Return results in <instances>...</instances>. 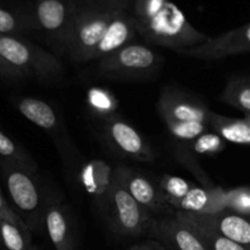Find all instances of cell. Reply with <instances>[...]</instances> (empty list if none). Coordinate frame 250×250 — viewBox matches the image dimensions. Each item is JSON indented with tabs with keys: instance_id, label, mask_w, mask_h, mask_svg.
<instances>
[{
	"instance_id": "5",
	"label": "cell",
	"mask_w": 250,
	"mask_h": 250,
	"mask_svg": "<svg viewBox=\"0 0 250 250\" xmlns=\"http://www.w3.org/2000/svg\"><path fill=\"white\" fill-rule=\"evenodd\" d=\"M77 6L71 0H36L31 15L34 28L45 38L51 53L65 56L66 43Z\"/></svg>"
},
{
	"instance_id": "35",
	"label": "cell",
	"mask_w": 250,
	"mask_h": 250,
	"mask_svg": "<svg viewBox=\"0 0 250 250\" xmlns=\"http://www.w3.org/2000/svg\"><path fill=\"white\" fill-rule=\"evenodd\" d=\"M244 119H246L247 121H248L249 124H250V115H246V117H244Z\"/></svg>"
},
{
	"instance_id": "37",
	"label": "cell",
	"mask_w": 250,
	"mask_h": 250,
	"mask_svg": "<svg viewBox=\"0 0 250 250\" xmlns=\"http://www.w3.org/2000/svg\"><path fill=\"white\" fill-rule=\"evenodd\" d=\"M27 250H38V249H34V248H32V247H31V248H29V249H27Z\"/></svg>"
},
{
	"instance_id": "16",
	"label": "cell",
	"mask_w": 250,
	"mask_h": 250,
	"mask_svg": "<svg viewBox=\"0 0 250 250\" xmlns=\"http://www.w3.org/2000/svg\"><path fill=\"white\" fill-rule=\"evenodd\" d=\"M227 190L221 187L200 188L195 186L183 199L176 203L173 210L181 212L210 215L226 209Z\"/></svg>"
},
{
	"instance_id": "34",
	"label": "cell",
	"mask_w": 250,
	"mask_h": 250,
	"mask_svg": "<svg viewBox=\"0 0 250 250\" xmlns=\"http://www.w3.org/2000/svg\"><path fill=\"white\" fill-rule=\"evenodd\" d=\"M136 246L138 250H167L160 242L155 241V239H148V241H144Z\"/></svg>"
},
{
	"instance_id": "10",
	"label": "cell",
	"mask_w": 250,
	"mask_h": 250,
	"mask_svg": "<svg viewBox=\"0 0 250 250\" xmlns=\"http://www.w3.org/2000/svg\"><path fill=\"white\" fill-rule=\"evenodd\" d=\"M156 107L164 122L199 121L209 124V107L192 94L175 87H165L159 97Z\"/></svg>"
},
{
	"instance_id": "20",
	"label": "cell",
	"mask_w": 250,
	"mask_h": 250,
	"mask_svg": "<svg viewBox=\"0 0 250 250\" xmlns=\"http://www.w3.org/2000/svg\"><path fill=\"white\" fill-rule=\"evenodd\" d=\"M209 125L227 143L250 146V124L246 119H231L211 111Z\"/></svg>"
},
{
	"instance_id": "8",
	"label": "cell",
	"mask_w": 250,
	"mask_h": 250,
	"mask_svg": "<svg viewBox=\"0 0 250 250\" xmlns=\"http://www.w3.org/2000/svg\"><path fill=\"white\" fill-rule=\"evenodd\" d=\"M103 136L110 148L120 156L139 163H151L155 153L133 126L116 115L104 120Z\"/></svg>"
},
{
	"instance_id": "36",
	"label": "cell",
	"mask_w": 250,
	"mask_h": 250,
	"mask_svg": "<svg viewBox=\"0 0 250 250\" xmlns=\"http://www.w3.org/2000/svg\"><path fill=\"white\" fill-rule=\"evenodd\" d=\"M128 250H138V248H137V246H132Z\"/></svg>"
},
{
	"instance_id": "17",
	"label": "cell",
	"mask_w": 250,
	"mask_h": 250,
	"mask_svg": "<svg viewBox=\"0 0 250 250\" xmlns=\"http://www.w3.org/2000/svg\"><path fill=\"white\" fill-rule=\"evenodd\" d=\"M44 229L55 250H75V232L70 214L59 203L48 205L44 214Z\"/></svg>"
},
{
	"instance_id": "22",
	"label": "cell",
	"mask_w": 250,
	"mask_h": 250,
	"mask_svg": "<svg viewBox=\"0 0 250 250\" xmlns=\"http://www.w3.org/2000/svg\"><path fill=\"white\" fill-rule=\"evenodd\" d=\"M32 232L28 227L0 219V247L4 250H27L31 248Z\"/></svg>"
},
{
	"instance_id": "25",
	"label": "cell",
	"mask_w": 250,
	"mask_h": 250,
	"mask_svg": "<svg viewBox=\"0 0 250 250\" xmlns=\"http://www.w3.org/2000/svg\"><path fill=\"white\" fill-rule=\"evenodd\" d=\"M87 104L97 116L104 120L115 116L117 109V100L109 90L104 88H90L87 94Z\"/></svg>"
},
{
	"instance_id": "14",
	"label": "cell",
	"mask_w": 250,
	"mask_h": 250,
	"mask_svg": "<svg viewBox=\"0 0 250 250\" xmlns=\"http://www.w3.org/2000/svg\"><path fill=\"white\" fill-rule=\"evenodd\" d=\"M137 34L138 32L131 10H121L110 22L104 36L88 58V61H99L100 59L128 45Z\"/></svg>"
},
{
	"instance_id": "13",
	"label": "cell",
	"mask_w": 250,
	"mask_h": 250,
	"mask_svg": "<svg viewBox=\"0 0 250 250\" xmlns=\"http://www.w3.org/2000/svg\"><path fill=\"white\" fill-rule=\"evenodd\" d=\"M144 234L160 242L167 250H208L194 232L176 215L165 219L153 216L146 224Z\"/></svg>"
},
{
	"instance_id": "18",
	"label": "cell",
	"mask_w": 250,
	"mask_h": 250,
	"mask_svg": "<svg viewBox=\"0 0 250 250\" xmlns=\"http://www.w3.org/2000/svg\"><path fill=\"white\" fill-rule=\"evenodd\" d=\"M195 215L222 236L250 250V220L246 216L229 210H222L210 215Z\"/></svg>"
},
{
	"instance_id": "9",
	"label": "cell",
	"mask_w": 250,
	"mask_h": 250,
	"mask_svg": "<svg viewBox=\"0 0 250 250\" xmlns=\"http://www.w3.org/2000/svg\"><path fill=\"white\" fill-rule=\"evenodd\" d=\"M250 51V22L216 37H210L207 42L189 49L176 51L177 54L197 60L215 61L237 54Z\"/></svg>"
},
{
	"instance_id": "30",
	"label": "cell",
	"mask_w": 250,
	"mask_h": 250,
	"mask_svg": "<svg viewBox=\"0 0 250 250\" xmlns=\"http://www.w3.org/2000/svg\"><path fill=\"white\" fill-rule=\"evenodd\" d=\"M173 153H175L176 158L178 159V161L183 164V166H186V167H187L190 172H193L195 176H197L198 181H199V182L202 183L205 188L216 187V186L212 183L211 178H210L209 176L205 173V171L203 170V168L199 166V164L195 161L194 156H193L192 154H190L189 151L185 148V146H178L177 149H175V151H173Z\"/></svg>"
},
{
	"instance_id": "12",
	"label": "cell",
	"mask_w": 250,
	"mask_h": 250,
	"mask_svg": "<svg viewBox=\"0 0 250 250\" xmlns=\"http://www.w3.org/2000/svg\"><path fill=\"white\" fill-rule=\"evenodd\" d=\"M115 175L129 194L151 215H175L176 211L164 199L158 185H154L146 176L125 166L115 167Z\"/></svg>"
},
{
	"instance_id": "27",
	"label": "cell",
	"mask_w": 250,
	"mask_h": 250,
	"mask_svg": "<svg viewBox=\"0 0 250 250\" xmlns=\"http://www.w3.org/2000/svg\"><path fill=\"white\" fill-rule=\"evenodd\" d=\"M34 28L31 10L27 15H17L0 6V34L19 36L22 32Z\"/></svg>"
},
{
	"instance_id": "31",
	"label": "cell",
	"mask_w": 250,
	"mask_h": 250,
	"mask_svg": "<svg viewBox=\"0 0 250 250\" xmlns=\"http://www.w3.org/2000/svg\"><path fill=\"white\" fill-rule=\"evenodd\" d=\"M0 219L14 222V224L20 225V226H26L23 220L17 215V212L15 211L14 208H12L11 205L7 203V200L5 199L4 194H2L1 192V188H0Z\"/></svg>"
},
{
	"instance_id": "29",
	"label": "cell",
	"mask_w": 250,
	"mask_h": 250,
	"mask_svg": "<svg viewBox=\"0 0 250 250\" xmlns=\"http://www.w3.org/2000/svg\"><path fill=\"white\" fill-rule=\"evenodd\" d=\"M226 209L242 216H250V188L239 187L227 190Z\"/></svg>"
},
{
	"instance_id": "26",
	"label": "cell",
	"mask_w": 250,
	"mask_h": 250,
	"mask_svg": "<svg viewBox=\"0 0 250 250\" xmlns=\"http://www.w3.org/2000/svg\"><path fill=\"white\" fill-rule=\"evenodd\" d=\"M186 149L194 155H216L226 149L227 142L216 132H205L189 143H185Z\"/></svg>"
},
{
	"instance_id": "24",
	"label": "cell",
	"mask_w": 250,
	"mask_h": 250,
	"mask_svg": "<svg viewBox=\"0 0 250 250\" xmlns=\"http://www.w3.org/2000/svg\"><path fill=\"white\" fill-rule=\"evenodd\" d=\"M0 159L38 172V165L34 159L23 148L9 138L1 129H0Z\"/></svg>"
},
{
	"instance_id": "3",
	"label": "cell",
	"mask_w": 250,
	"mask_h": 250,
	"mask_svg": "<svg viewBox=\"0 0 250 250\" xmlns=\"http://www.w3.org/2000/svg\"><path fill=\"white\" fill-rule=\"evenodd\" d=\"M129 7L131 5L124 2L77 6L66 43L65 58L72 62H87L112 19L121 10Z\"/></svg>"
},
{
	"instance_id": "15",
	"label": "cell",
	"mask_w": 250,
	"mask_h": 250,
	"mask_svg": "<svg viewBox=\"0 0 250 250\" xmlns=\"http://www.w3.org/2000/svg\"><path fill=\"white\" fill-rule=\"evenodd\" d=\"M115 181V168L103 160H92L81 171V183L95 202L102 207L109 204L110 193Z\"/></svg>"
},
{
	"instance_id": "2",
	"label": "cell",
	"mask_w": 250,
	"mask_h": 250,
	"mask_svg": "<svg viewBox=\"0 0 250 250\" xmlns=\"http://www.w3.org/2000/svg\"><path fill=\"white\" fill-rule=\"evenodd\" d=\"M0 172L12 208L32 233L44 229V214L48 208L38 172L0 159Z\"/></svg>"
},
{
	"instance_id": "28",
	"label": "cell",
	"mask_w": 250,
	"mask_h": 250,
	"mask_svg": "<svg viewBox=\"0 0 250 250\" xmlns=\"http://www.w3.org/2000/svg\"><path fill=\"white\" fill-rule=\"evenodd\" d=\"M171 136L181 143H189L203 133L208 132L210 125L199 121H172L166 122Z\"/></svg>"
},
{
	"instance_id": "33",
	"label": "cell",
	"mask_w": 250,
	"mask_h": 250,
	"mask_svg": "<svg viewBox=\"0 0 250 250\" xmlns=\"http://www.w3.org/2000/svg\"><path fill=\"white\" fill-rule=\"evenodd\" d=\"M76 6H90V5H102L109 4V2H124V4L131 5L132 1L127 0H71Z\"/></svg>"
},
{
	"instance_id": "19",
	"label": "cell",
	"mask_w": 250,
	"mask_h": 250,
	"mask_svg": "<svg viewBox=\"0 0 250 250\" xmlns=\"http://www.w3.org/2000/svg\"><path fill=\"white\" fill-rule=\"evenodd\" d=\"M175 215L194 232L195 236L200 239L208 250H249L222 236L216 229L202 221L195 214L176 211Z\"/></svg>"
},
{
	"instance_id": "11",
	"label": "cell",
	"mask_w": 250,
	"mask_h": 250,
	"mask_svg": "<svg viewBox=\"0 0 250 250\" xmlns=\"http://www.w3.org/2000/svg\"><path fill=\"white\" fill-rule=\"evenodd\" d=\"M16 107L32 124L46 133H50V137L54 139L56 146H59V150L62 156H70L71 143L66 134L65 127L58 112L50 104L37 98L26 97L17 102Z\"/></svg>"
},
{
	"instance_id": "7",
	"label": "cell",
	"mask_w": 250,
	"mask_h": 250,
	"mask_svg": "<svg viewBox=\"0 0 250 250\" xmlns=\"http://www.w3.org/2000/svg\"><path fill=\"white\" fill-rule=\"evenodd\" d=\"M109 225L115 233L137 238L146 233V226L153 215L142 207L115 175L114 186L110 193Z\"/></svg>"
},
{
	"instance_id": "32",
	"label": "cell",
	"mask_w": 250,
	"mask_h": 250,
	"mask_svg": "<svg viewBox=\"0 0 250 250\" xmlns=\"http://www.w3.org/2000/svg\"><path fill=\"white\" fill-rule=\"evenodd\" d=\"M0 78L5 81H10V82H19V81L24 80V76L20 70L7 62L0 54Z\"/></svg>"
},
{
	"instance_id": "1",
	"label": "cell",
	"mask_w": 250,
	"mask_h": 250,
	"mask_svg": "<svg viewBox=\"0 0 250 250\" xmlns=\"http://www.w3.org/2000/svg\"><path fill=\"white\" fill-rule=\"evenodd\" d=\"M129 10L138 34L151 45L178 51L210 38L192 26L185 12L171 0H132Z\"/></svg>"
},
{
	"instance_id": "6",
	"label": "cell",
	"mask_w": 250,
	"mask_h": 250,
	"mask_svg": "<svg viewBox=\"0 0 250 250\" xmlns=\"http://www.w3.org/2000/svg\"><path fill=\"white\" fill-rule=\"evenodd\" d=\"M160 56L149 46L131 43L98 61V73L109 78H144L158 68Z\"/></svg>"
},
{
	"instance_id": "4",
	"label": "cell",
	"mask_w": 250,
	"mask_h": 250,
	"mask_svg": "<svg viewBox=\"0 0 250 250\" xmlns=\"http://www.w3.org/2000/svg\"><path fill=\"white\" fill-rule=\"evenodd\" d=\"M0 54L26 78L53 83L63 75V65L59 56L22 37L0 34Z\"/></svg>"
},
{
	"instance_id": "23",
	"label": "cell",
	"mask_w": 250,
	"mask_h": 250,
	"mask_svg": "<svg viewBox=\"0 0 250 250\" xmlns=\"http://www.w3.org/2000/svg\"><path fill=\"white\" fill-rule=\"evenodd\" d=\"M158 187L160 189L161 194H163L164 199L173 209L176 203L183 199L190 192V189L195 187V185L185 180V178L178 177V176L165 173V175L161 176Z\"/></svg>"
},
{
	"instance_id": "21",
	"label": "cell",
	"mask_w": 250,
	"mask_h": 250,
	"mask_svg": "<svg viewBox=\"0 0 250 250\" xmlns=\"http://www.w3.org/2000/svg\"><path fill=\"white\" fill-rule=\"evenodd\" d=\"M220 100L250 115V78L238 76L229 78L220 94Z\"/></svg>"
},
{
	"instance_id": "38",
	"label": "cell",
	"mask_w": 250,
	"mask_h": 250,
	"mask_svg": "<svg viewBox=\"0 0 250 250\" xmlns=\"http://www.w3.org/2000/svg\"><path fill=\"white\" fill-rule=\"evenodd\" d=\"M127 1H132V0H127Z\"/></svg>"
}]
</instances>
